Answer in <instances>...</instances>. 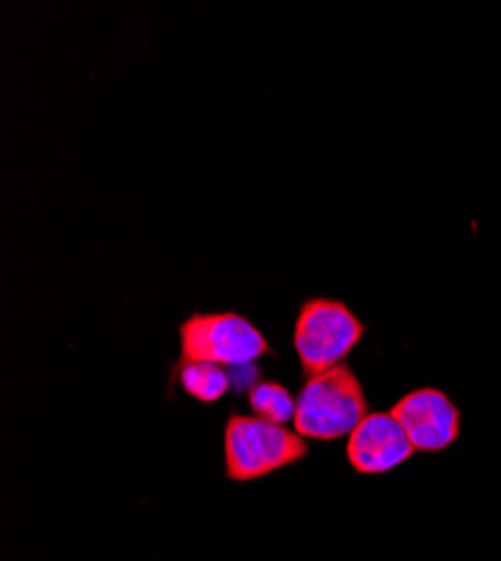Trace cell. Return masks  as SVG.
I'll return each instance as SVG.
<instances>
[{
	"instance_id": "obj_1",
	"label": "cell",
	"mask_w": 501,
	"mask_h": 561,
	"mask_svg": "<svg viewBox=\"0 0 501 561\" xmlns=\"http://www.w3.org/2000/svg\"><path fill=\"white\" fill-rule=\"evenodd\" d=\"M369 413L367 396L344 362L304 380L293 427L306 440L331 443L349 438Z\"/></svg>"
},
{
	"instance_id": "obj_2",
	"label": "cell",
	"mask_w": 501,
	"mask_h": 561,
	"mask_svg": "<svg viewBox=\"0 0 501 561\" xmlns=\"http://www.w3.org/2000/svg\"><path fill=\"white\" fill-rule=\"evenodd\" d=\"M223 451L225 477L235 483H252L301 462L310 445L295 430L232 411L225 423Z\"/></svg>"
},
{
	"instance_id": "obj_3",
	"label": "cell",
	"mask_w": 501,
	"mask_h": 561,
	"mask_svg": "<svg viewBox=\"0 0 501 561\" xmlns=\"http://www.w3.org/2000/svg\"><path fill=\"white\" fill-rule=\"evenodd\" d=\"M178 337L180 357L175 364L205 362L243 368L275 353L257 325L239 312H194L180 323Z\"/></svg>"
},
{
	"instance_id": "obj_4",
	"label": "cell",
	"mask_w": 501,
	"mask_h": 561,
	"mask_svg": "<svg viewBox=\"0 0 501 561\" xmlns=\"http://www.w3.org/2000/svg\"><path fill=\"white\" fill-rule=\"evenodd\" d=\"M364 331H367L364 323L344 301L324 297L306 299L293 329V346L304 378L344 364L364 337Z\"/></svg>"
},
{
	"instance_id": "obj_5",
	"label": "cell",
	"mask_w": 501,
	"mask_h": 561,
	"mask_svg": "<svg viewBox=\"0 0 501 561\" xmlns=\"http://www.w3.org/2000/svg\"><path fill=\"white\" fill-rule=\"evenodd\" d=\"M391 415L417 451L436 454L457 443L462 434V411L439 389L425 387L402 396Z\"/></svg>"
},
{
	"instance_id": "obj_6",
	"label": "cell",
	"mask_w": 501,
	"mask_h": 561,
	"mask_svg": "<svg viewBox=\"0 0 501 561\" xmlns=\"http://www.w3.org/2000/svg\"><path fill=\"white\" fill-rule=\"evenodd\" d=\"M417 454L391 411H374L346 438V458L357 474H387Z\"/></svg>"
},
{
	"instance_id": "obj_7",
	"label": "cell",
	"mask_w": 501,
	"mask_h": 561,
	"mask_svg": "<svg viewBox=\"0 0 501 561\" xmlns=\"http://www.w3.org/2000/svg\"><path fill=\"white\" fill-rule=\"evenodd\" d=\"M173 376L178 378L180 389L190 398L198 400L201 404H214L218 402L232 387L227 368L205 362H192V364H175Z\"/></svg>"
},
{
	"instance_id": "obj_8",
	"label": "cell",
	"mask_w": 501,
	"mask_h": 561,
	"mask_svg": "<svg viewBox=\"0 0 501 561\" xmlns=\"http://www.w3.org/2000/svg\"><path fill=\"white\" fill-rule=\"evenodd\" d=\"M252 415L286 427L295 420L297 398L277 380H261L248 389Z\"/></svg>"
}]
</instances>
